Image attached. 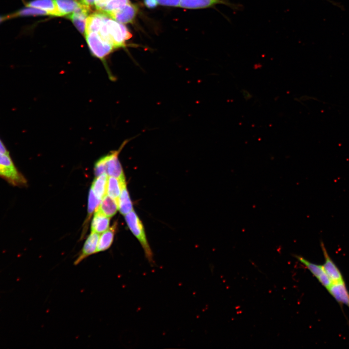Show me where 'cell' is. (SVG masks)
<instances>
[{"instance_id": "6da1fadb", "label": "cell", "mask_w": 349, "mask_h": 349, "mask_svg": "<svg viewBox=\"0 0 349 349\" xmlns=\"http://www.w3.org/2000/svg\"><path fill=\"white\" fill-rule=\"evenodd\" d=\"M0 177L13 186L24 187L27 180L18 170L10 155L0 153Z\"/></svg>"}, {"instance_id": "7a4b0ae2", "label": "cell", "mask_w": 349, "mask_h": 349, "mask_svg": "<svg viewBox=\"0 0 349 349\" xmlns=\"http://www.w3.org/2000/svg\"><path fill=\"white\" fill-rule=\"evenodd\" d=\"M126 222L129 229L140 243L145 256L152 263L153 253L148 242L143 225L137 213L133 210L125 215Z\"/></svg>"}, {"instance_id": "3957f363", "label": "cell", "mask_w": 349, "mask_h": 349, "mask_svg": "<svg viewBox=\"0 0 349 349\" xmlns=\"http://www.w3.org/2000/svg\"><path fill=\"white\" fill-rule=\"evenodd\" d=\"M106 24L111 44L114 48L125 47L126 41L132 37L127 28L110 16L106 19Z\"/></svg>"}, {"instance_id": "277c9868", "label": "cell", "mask_w": 349, "mask_h": 349, "mask_svg": "<svg viewBox=\"0 0 349 349\" xmlns=\"http://www.w3.org/2000/svg\"><path fill=\"white\" fill-rule=\"evenodd\" d=\"M86 40L93 55L102 61L114 48L110 44L104 41L98 34L95 32L85 33Z\"/></svg>"}, {"instance_id": "5b68a950", "label": "cell", "mask_w": 349, "mask_h": 349, "mask_svg": "<svg viewBox=\"0 0 349 349\" xmlns=\"http://www.w3.org/2000/svg\"><path fill=\"white\" fill-rule=\"evenodd\" d=\"M128 141L129 140H125L118 149L111 151L106 155V174L108 175L116 177L121 180H126L122 166L118 159V155Z\"/></svg>"}, {"instance_id": "8992f818", "label": "cell", "mask_w": 349, "mask_h": 349, "mask_svg": "<svg viewBox=\"0 0 349 349\" xmlns=\"http://www.w3.org/2000/svg\"><path fill=\"white\" fill-rule=\"evenodd\" d=\"M218 4H224L236 10L241 8L240 5L232 3L228 0H181L179 7L196 9L207 8Z\"/></svg>"}, {"instance_id": "52a82bcc", "label": "cell", "mask_w": 349, "mask_h": 349, "mask_svg": "<svg viewBox=\"0 0 349 349\" xmlns=\"http://www.w3.org/2000/svg\"><path fill=\"white\" fill-rule=\"evenodd\" d=\"M320 246L324 255L325 262L323 265L324 271L329 278L332 284H337L344 282L340 270L329 255L328 252L322 241Z\"/></svg>"}, {"instance_id": "ba28073f", "label": "cell", "mask_w": 349, "mask_h": 349, "mask_svg": "<svg viewBox=\"0 0 349 349\" xmlns=\"http://www.w3.org/2000/svg\"><path fill=\"white\" fill-rule=\"evenodd\" d=\"M138 11V7L130 2L122 9L112 12L108 16L119 23H129L134 20Z\"/></svg>"}, {"instance_id": "9c48e42d", "label": "cell", "mask_w": 349, "mask_h": 349, "mask_svg": "<svg viewBox=\"0 0 349 349\" xmlns=\"http://www.w3.org/2000/svg\"><path fill=\"white\" fill-rule=\"evenodd\" d=\"M99 238V234L91 232L86 238L79 256L74 262L75 265L79 264L88 256L96 253Z\"/></svg>"}, {"instance_id": "30bf717a", "label": "cell", "mask_w": 349, "mask_h": 349, "mask_svg": "<svg viewBox=\"0 0 349 349\" xmlns=\"http://www.w3.org/2000/svg\"><path fill=\"white\" fill-rule=\"evenodd\" d=\"M327 290L338 302L349 307V292L345 282L333 284Z\"/></svg>"}, {"instance_id": "8fae6325", "label": "cell", "mask_w": 349, "mask_h": 349, "mask_svg": "<svg viewBox=\"0 0 349 349\" xmlns=\"http://www.w3.org/2000/svg\"><path fill=\"white\" fill-rule=\"evenodd\" d=\"M89 9L81 5L73 13L67 16L78 30L82 33H85L86 19Z\"/></svg>"}, {"instance_id": "7c38bea8", "label": "cell", "mask_w": 349, "mask_h": 349, "mask_svg": "<svg viewBox=\"0 0 349 349\" xmlns=\"http://www.w3.org/2000/svg\"><path fill=\"white\" fill-rule=\"evenodd\" d=\"M118 210V201L108 195H106L101 200L95 211L111 218L116 213Z\"/></svg>"}, {"instance_id": "4fadbf2b", "label": "cell", "mask_w": 349, "mask_h": 349, "mask_svg": "<svg viewBox=\"0 0 349 349\" xmlns=\"http://www.w3.org/2000/svg\"><path fill=\"white\" fill-rule=\"evenodd\" d=\"M109 16L107 14L100 11L88 16L86 19L85 33L91 32H98Z\"/></svg>"}, {"instance_id": "5bb4252c", "label": "cell", "mask_w": 349, "mask_h": 349, "mask_svg": "<svg viewBox=\"0 0 349 349\" xmlns=\"http://www.w3.org/2000/svg\"><path fill=\"white\" fill-rule=\"evenodd\" d=\"M118 203V210L124 216L133 210L132 203L127 189L126 181L122 183Z\"/></svg>"}, {"instance_id": "9a60e30c", "label": "cell", "mask_w": 349, "mask_h": 349, "mask_svg": "<svg viewBox=\"0 0 349 349\" xmlns=\"http://www.w3.org/2000/svg\"><path fill=\"white\" fill-rule=\"evenodd\" d=\"M116 223L103 232L99 238L96 253L102 252L109 249L112 245L116 229Z\"/></svg>"}, {"instance_id": "2e32d148", "label": "cell", "mask_w": 349, "mask_h": 349, "mask_svg": "<svg viewBox=\"0 0 349 349\" xmlns=\"http://www.w3.org/2000/svg\"><path fill=\"white\" fill-rule=\"evenodd\" d=\"M110 218L104 215L100 212L95 211L91 222V232L98 234L102 233L107 230L109 226Z\"/></svg>"}, {"instance_id": "e0dca14e", "label": "cell", "mask_w": 349, "mask_h": 349, "mask_svg": "<svg viewBox=\"0 0 349 349\" xmlns=\"http://www.w3.org/2000/svg\"><path fill=\"white\" fill-rule=\"evenodd\" d=\"M27 6L45 10L48 15L61 16L54 0H33L29 2Z\"/></svg>"}, {"instance_id": "ac0fdd59", "label": "cell", "mask_w": 349, "mask_h": 349, "mask_svg": "<svg viewBox=\"0 0 349 349\" xmlns=\"http://www.w3.org/2000/svg\"><path fill=\"white\" fill-rule=\"evenodd\" d=\"M108 175L106 174L96 176L94 180L91 189L95 196L100 200L107 194Z\"/></svg>"}, {"instance_id": "d6986e66", "label": "cell", "mask_w": 349, "mask_h": 349, "mask_svg": "<svg viewBox=\"0 0 349 349\" xmlns=\"http://www.w3.org/2000/svg\"><path fill=\"white\" fill-rule=\"evenodd\" d=\"M61 16H68L73 13L80 6V3L75 0H54Z\"/></svg>"}, {"instance_id": "ffe728a7", "label": "cell", "mask_w": 349, "mask_h": 349, "mask_svg": "<svg viewBox=\"0 0 349 349\" xmlns=\"http://www.w3.org/2000/svg\"><path fill=\"white\" fill-rule=\"evenodd\" d=\"M294 256L306 267L319 282L326 275L323 265L312 263L300 255H295Z\"/></svg>"}, {"instance_id": "44dd1931", "label": "cell", "mask_w": 349, "mask_h": 349, "mask_svg": "<svg viewBox=\"0 0 349 349\" xmlns=\"http://www.w3.org/2000/svg\"><path fill=\"white\" fill-rule=\"evenodd\" d=\"M126 180H121L113 176H110L108 178L107 194L110 197L118 201L122 183Z\"/></svg>"}, {"instance_id": "7402d4cb", "label": "cell", "mask_w": 349, "mask_h": 349, "mask_svg": "<svg viewBox=\"0 0 349 349\" xmlns=\"http://www.w3.org/2000/svg\"><path fill=\"white\" fill-rule=\"evenodd\" d=\"M46 15H48L47 12L45 10L33 7L27 6L26 7L20 9L16 12L11 14L10 16L11 18H13L17 16H40Z\"/></svg>"}, {"instance_id": "603a6c76", "label": "cell", "mask_w": 349, "mask_h": 349, "mask_svg": "<svg viewBox=\"0 0 349 349\" xmlns=\"http://www.w3.org/2000/svg\"><path fill=\"white\" fill-rule=\"evenodd\" d=\"M130 3L129 0H110L103 9L100 11L107 15L123 8Z\"/></svg>"}, {"instance_id": "cb8c5ba5", "label": "cell", "mask_w": 349, "mask_h": 349, "mask_svg": "<svg viewBox=\"0 0 349 349\" xmlns=\"http://www.w3.org/2000/svg\"><path fill=\"white\" fill-rule=\"evenodd\" d=\"M101 201V200L99 199L95 196L92 189L91 188L88 197V216L86 222H88V220L91 217L94 211H95Z\"/></svg>"}, {"instance_id": "d4e9b609", "label": "cell", "mask_w": 349, "mask_h": 349, "mask_svg": "<svg viewBox=\"0 0 349 349\" xmlns=\"http://www.w3.org/2000/svg\"><path fill=\"white\" fill-rule=\"evenodd\" d=\"M106 155L100 158L95 163L94 166V173L95 176L106 174Z\"/></svg>"}, {"instance_id": "484cf974", "label": "cell", "mask_w": 349, "mask_h": 349, "mask_svg": "<svg viewBox=\"0 0 349 349\" xmlns=\"http://www.w3.org/2000/svg\"><path fill=\"white\" fill-rule=\"evenodd\" d=\"M158 4L165 6H179L181 0H157Z\"/></svg>"}, {"instance_id": "4316f807", "label": "cell", "mask_w": 349, "mask_h": 349, "mask_svg": "<svg viewBox=\"0 0 349 349\" xmlns=\"http://www.w3.org/2000/svg\"><path fill=\"white\" fill-rule=\"evenodd\" d=\"M110 0H95V5L99 11H102Z\"/></svg>"}, {"instance_id": "83f0119b", "label": "cell", "mask_w": 349, "mask_h": 349, "mask_svg": "<svg viewBox=\"0 0 349 349\" xmlns=\"http://www.w3.org/2000/svg\"><path fill=\"white\" fill-rule=\"evenodd\" d=\"M144 5L148 8H155L158 5L157 0H143Z\"/></svg>"}, {"instance_id": "f1b7e54d", "label": "cell", "mask_w": 349, "mask_h": 349, "mask_svg": "<svg viewBox=\"0 0 349 349\" xmlns=\"http://www.w3.org/2000/svg\"><path fill=\"white\" fill-rule=\"evenodd\" d=\"M95 0H79L78 2L81 5L90 9L91 6L95 5Z\"/></svg>"}, {"instance_id": "f546056e", "label": "cell", "mask_w": 349, "mask_h": 349, "mask_svg": "<svg viewBox=\"0 0 349 349\" xmlns=\"http://www.w3.org/2000/svg\"><path fill=\"white\" fill-rule=\"evenodd\" d=\"M0 153L10 155L9 151L7 149L4 143L0 138Z\"/></svg>"}, {"instance_id": "4dcf8cb0", "label": "cell", "mask_w": 349, "mask_h": 349, "mask_svg": "<svg viewBox=\"0 0 349 349\" xmlns=\"http://www.w3.org/2000/svg\"><path fill=\"white\" fill-rule=\"evenodd\" d=\"M10 18H11V17H10V15H7L6 16H0V23L4 21V20H5L7 19Z\"/></svg>"}]
</instances>
